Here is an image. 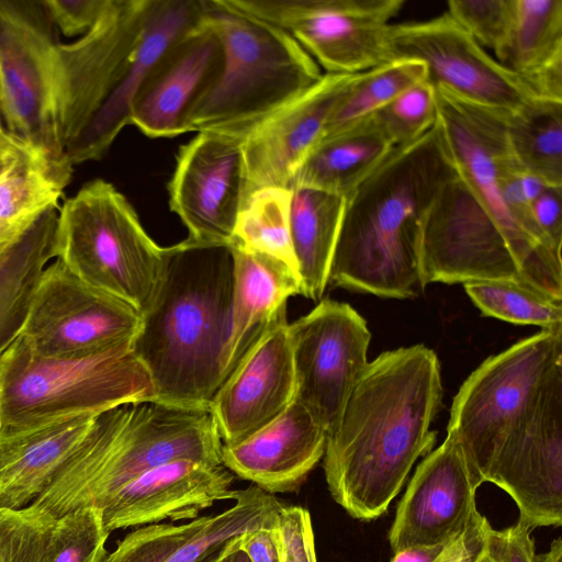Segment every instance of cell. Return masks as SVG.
<instances>
[{"label": "cell", "mask_w": 562, "mask_h": 562, "mask_svg": "<svg viewBox=\"0 0 562 562\" xmlns=\"http://www.w3.org/2000/svg\"><path fill=\"white\" fill-rule=\"evenodd\" d=\"M359 74H323L311 89L246 134V199L265 187L291 189L296 170L322 140L334 110Z\"/></svg>", "instance_id": "obj_21"}, {"label": "cell", "mask_w": 562, "mask_h": 562, "mask_svg": "<svg viewBox=\"0 0 562 562\" xmlns=\"http://www.w3.org/2000/svg\"><path fill=\"white\" fill-rule=\"evenodd\" d=\"M442 395L439 359L425 345L368 362L327 434L323 457L329 493L350 516L372 520L387 510L415 461L436 442L430 426Z\"/></svg>", "instance_id": "obj_1"}, {"label": "cell", "mask_w": 562, "mask_h": 562, "mask_svg": "<svg viewBox=\"0 0 562 562\" xmlns=\"http://www.w3.org/2000/svg\"><path fill=\"white\" fill-rule=\"evenodd\" d=\"M327 431L297 402L248 437L222 446V464L269 494L296 491L323 459Z\"/></svg>", "instance_id": "obj_26"}, {"label": "cell", "mask_w": 562, "mask_h": 562, "mask_svg": "<svg viewBox=\"0 0 562 562\" xmlns=\"http://www.w3.org/2000/svg\"><path fill=\"white\" fill-rule=\"evenodd\" d=\"M233 257L227 246L183 240L166 247L158 286L140 312L132 351L151 381L154 400L209 407L225 380Z\"/></svg>", "instance_id": "obj_3"}, {"label": "cell", "mask_w": 562, "mask_h": 562, "mask_svg": "<svg viewBox=\"0 0 562 562\" xmlns=\"http://www.w3.org/2000/svg\"><path fill=\"white\" fill-rule=\"evenodd\" d=\"M435 92L436 127L456 172L498 224L522 279L530 286L528 256L506 216L498 194L501 178L508 170L520 168L508 142L509 112L468 101L445 89L435 88Z\"/></svg>", "instance_id": "obj_18"}, {"label": "cell", "mask_w": 562, "mask_h": 562, "mask_svg": "<svg viewBox=\"0 0 562 562\" xmlns=\"http://www.w3.org/2000/svg\"><path fill=\"white\" fill-rule=\"evenodd\" d=\"M486 521L483 516L479 522L449 543L435 562H474L483 548V529Z\"/></svg>", "instance_id": "obj_47"}, {"label": "cell", "mask_w": 562, "mask_h": 562, "mask_svg": "<svg viewBox=\"0 0 562 562\" xmlns=\"http://www.w3.org/2000/svg\"><path fill=\"white\" fill-rule=\"evenodd\" d=\"M474 562H492L490 557L486 554V552L484 551V549L482 548V550L477 553Z\"/></svg>", "instance_id": "obj_53"}, {"label": "cell", "mask_w": 562, "mask_h": 562, "mask_svg": "<svg viewBox=\"0 0 562 562\" xmlns=\"http://www.w3.org/2000/svg\"><path fill=\"white\" fill-rule=\"evenodd\" d=\"M251 562H281V550L276 527H262L245 532L238 540Z\"/></svg>", "instance_id": "obj_46"}, {"label": "cell", "mask_w": 562, "mask_h": 562, "mask_svg": "<svg viewBox=\"0 0 562 562\" xmlns=\"http://www.w3.org/2000/svg\"><path fill=\"white\" fill-rule=\"evenodd\" d=\"M562 188L547 187L532 202L531 212L547 243L559 254L562 249Z\"/></svg>", "instance_id": "obj_45"}, {"label": "cell", "mask_w": 562, "mask_h": 562, "mask_svg": "<svg viewBox=\"0 0 562 562\" xmlns=\"http://www.w3.org/2000/svg\"><path fill=\"white\" fill-rule=\"evenodd\" d=\"M233 257L231 329L223 368L225 378L290 296L301 294L297 273L270 256L229 246Z\"/></svg>", "instance_id": "obj_28"}, {"label": "cell", "mask_w": 562, "mask_h": 562, "mask_svg": "<svg viewBox=\"0 0 562 562\" xmlns=\"http://www.w3.org/2000/svg\"><path fill=\"white\" fill-rule=\"evenodd\" d=\"M463 286L484 316L541 329L562 328V300L513 282L479 281Z\"/></svg>", "instance_id": "obj_37"}, {"label": "cell", "mask_w": 562, "mask_h": 562, "mask_svg": "<svg viewBox=\"0 0 562 562\" xmlns=\"http://www.w3.org/2000/svg\"><path fill=\"white\" fill-rule=\"evenodd\" d=\"M239 137L201 132L179 148L168 184L169 204L199 246L229 247L246 200Z\"/></svg>", "instance_id": "obj_15"}, {"label": "cell", "mask_w": 562, "mask_h": 562, "mask_svg": "<svg viewBox=\"0 0 562 562\" xmlns=\"http://www.w3.org/2000/svg\"><path fill=\"white\" fill-rule=\"evenodd\" d=\"M204 0H154L117 87L81 135L67 148L71 166L101 158L131 124L136 95L162 55L201 19Z\"/></svg>", "instance_id": "obj_25"}, {"label": "cell", "mask_w": 562, "mask_h": 562, "mask_svg": "<svg viewBox=\"0 0 562 562\" xmlns=\"http://www.w3.org/2000/svg\"><path fill=\"white\" fill-rule=\"evenodd\" d=\"M54 522L30 505L0 508V562H46Z\"/></svg>", "instance_id": "obj_40"}, {"label": "cell", "mask_w": 562, "mask_h": 562, "mask_svg": "<svg viewBox=\"0 0 562 562\" xmlns=\"http://www.w3.org/2000/svg\"><path fill=\"white\" fill-rule=\"evenodd\" d=\"M562 370V328L541 329L484 360L453 397L447 436L480 486L513 430Z\"/></svg>", "instance_id": "obj_8"}, {"label": "cell", "mask_w": 562, "mask_h": 562, "mask_svg": "<svg viewBox=\"0 0 562 562\" xmlns=\"http://www.w3.org/2000/svg\"><path fill=\"white\" fill-rule=\"evenodd\" d=\"M486 482L505 491L529 527L562 524V370L505 440Z\"/></svg>", "instance_id": "obj_16"}, {"label": "cell", "mask_w": 562, "mask_h": 562, "mask_svg": "<svg viewBox=\"0 0 562 562\" xmlns=\"http://www.w3.org/2000/svg\"><path fill=\"white\" fill-rule=\"evenodd\" d=\"M295 397L327 434L368 364L371 333L349 304L321 300L289 324Z\"/></svg>", "instance_id": "obj_14"}, {"label": "cell", "mask_w": 562, "mask_h": 562, "mask_svg": "<svg viewBox=\"0 0 562 562\" xmlns=\"http://www.w3.org/2000/svg\"><path fill=\"white\" fill-rule=\"evenodd\" d=\"M222 446L209 407L154 398L123 404L97 416L30 506L54 520L85 507L101 509L134 477L166 462L222 464Z\"/></svg>", "instance_id": "obj_4"}, {"label": "cell", "mask_w": 562, "mask_h": 562, "mask_svg": "<svg viewBox=\"0 0 562 562\" xmlns=\"http://www.w3.org/2000/svg\"><path fill=\"white\" fill-rule=\"evenodd\" d=\"M425 79V66L415 60H392L360 72L334 110L323 138L372 116L402 91Z\"/></svg>", "instance_id": "obj_36"}, {"label": "cell", "mask_w": 562, "mask_h": 562, "mask_svg": "<svg viewBox=\"0 0 562 562\" xmlns=\"http://www.w3.org/2000/svg\"><path fill=\"white\" fill-rule=\"evenodd\" d=\"M153 1L110 0L86 34L71 43H59L61 133L66 150L121 81Z\"/></svg>", "instance_id": "obj_17"}, {"label": "cell", "mask_w": 562, "mask_h": 562, "mask_svg": "<svg viewBox=\"0 0 562 562\" xmlns=\"http://www.w3.org/2000/svg\"><path fill=\"white\" fill-rule=\"evenodd\" d=\"M295 376L286 305L246 350L210 403L223 443L237 442L294 402Z\"/></svg>", "instance_id": "obj_19"}, {"label": "cell", "mask_w": 562, "mask_h": 562, "mask_svg": "<svg viewBox=\"0 0 562 562\" xmlns=\"http://www.w3.org/2000/svg\"><path fill=\"white\" fill-rule=\"evenodd\" d=\"M154 398L132 345L83 358H45L19 336L0 356V427L41 424Z\"/></svg>", "instance_id": "obj_7"}, {"label": "cell", "mask_w": 562, "mask_h": 562, "mask_svg": "<svg viewBox=\"0 0 562 562\" xmlns=\"http://www.w3.org/2000/svg\"><path fill=\"white\" fill-rule=\"evenodd\" d=\"M456 173L436 124L393 147L346 199L328 283L385 299L418 296L424 218Z\"/></svg>", "instance_id": "obj_2"}, {"label": "cell", "mask_w": 562, "mask_h": 562, "mask_svg": "<svg viewBox=\"0 0 562 562\" xmlns=\"http://www.w3.org/2000/svg\"><path fill=\"white\" fill-rule=\"evenodd\" d=\"M50 19L65 36H82L100 19L110 0H44Z\"/></svg>", "instance_id": "obj_44"}, {"label": "cell", "mask_w": 562, "mask_h": 562, "mask_svg": "<svg viewBox=\"0 0 562 562\" xmlns=\"http://www.w3.org/2000/svg\"><path fill=\"white\" fill-rule=\"evenodd\" d=\"M535 562H562L561 538L555 539L546 553L536 555Z\"/></svg>", "instance_id": "obj_50"}, {"label": "cell", "mask_w": 562, "mask_h": 562, "mask_svg": "<svg viewBox=\"0 0 562 562\" xmlns=\"http://www.w3.org/2000/svg\"><path fill=\"white\" fill-rule=\"evenodd\" d=\"M57 209L44 213L0 255V356L19 337L47 262Z\"/></svg>", "instance_id": "obj_32"}, {"label": "cell", "mask_w": 562, "mask_h": 562, "mask_svg": "<svg viewBox=\"0 0 562 562\" xmlns=\"http://www.w3.org/2000/svg\"><path fill=\"white\" fill-rule=\"evenodd\" d=\"M386 41L389 61L422 63L434 88L468 101L514 113L539 99L520 76L492 57L447 11L429 20L392 23Z\"/></svg>", "instance_id": "obj_13"}, {"label": "cell", "mask_w": 562, "mask_h": 562, "mask_svg": "<svg viewBox=\"0 0 562 562\" xmlns=\"http://www.w3.org/2000/svg\"><path fill=\"white\" fill-rule=\"evenodd\" d=\"M71 172L23 150L0 179V222L26 228L58 203Z\"/></svg>", "instance_id": "obj_34"}, {"label": "cell", "mask_w": 562, "mask_h": 562, "mask_svg": "<svg viewBox=\"0 0 562 562\" xmlns=\"http://www.w3.org/2000/svg\"><path fill=\"white\" fill-rule=\"evenodd\" d=\"M507 135L524 172L562 188V102L537 99L508 113Z\"/></svg>", "instance_id": "obj_33"}, {"label": "cell", "mask_w": 562, "mask_h": 562, "mask_svg": "<svg viewBox=\"0 0 562 562\" xmlns=\"http://www.w3.org/2000/svg\"><path fill=\"white\" fill-rule=\"evenodd\" d=\"M289 34L327 74L389 61L387 31L403 0H227Z\"/></svg>", "instance_id": "obj_10"}, {"label": "cell", "mask_w": 562, "mask_h": 562, "mask_svg": "<svg viewBox=\"0 0 562 562\" xmlns=\"http://www.w3.org/2000/svg\"><path fill=\"white\" fill-rule=\"evenodd\" d=\"M477 487L459 445L446 436L419 463L398 504L389 532L394 553L449 544L479 522Z\"/></svg>", "instance_id": "obj_20"}, {"label": "cell", "mask_w": 562, "mask_h": 562, "mask_svg": "<svg viewBox=\"0 0 562 562\" xmlns=\"http://www.w3.org/2000/svg\"><path fill=\"white\" fill-rule=\"evenodd\" d=\"M447 12L497 60L513 26L516 0H451Z\"/></svg>", "instance_id": "obj_41"}, {"label": "cell", "mask_w": 562, "mask_h": 562, "mask_svg": "<svg viewBox=\"0 0 562 562\" xmlns=\"http://www.w3.org/2000/svg\"><path fill=\"white\" fill-rule=\"evenodd\" d=\"M58 32L44 0H0V119L19 144L72 172L61 133Z\"/></svg>", "instance_id": "obj_9"}, {"label": "cell", "mask_w": 562, "mask_h": 562, "mask_svg": "<svg viewBox=\"0 0 562 562\" xmlns=\"http://www.w3.org/2000/svg\"><path fill=\"white\" fill-rule=\"evenodd\" d=\"M372 116L394 147L414 142L436 124L435 88L426 79L418 81Z\"/></svg>", "instance_id": "obj_39"}, {"label": "cell", "mask_w": 562, "mask_h": 562, "mask_svg": "<svg viewBox=\"0 0 562 562\" xmlns=\"http://www.w3.org/2000/svg\"><path fill=\"white\" fill-rule=\"evenodd\" d=\"M531 529L519 520L505 529L495 530L488 521L483 529V549L492 562H535Z\"/></svg>", "instance_id": "obj_43"}, {"label": "cell", "mask_w": 562, "mask_h": 562, "mask_svg": "<svg viewBox=\"0 0 562 562\" xmlns=\"http://www.w3.org/2000/svg\"><path fill=\"white\" fill-rule=\"evenodd\" d=\"M128 200L103 180L85 183L57 212L53 256L87 284L143 312L165 265Z\"/></svg>", "instance_id": "obj_6"}, {"label": "cell", "mask_w": 562, "mask_h": 562, "mask_svg": "<svg viewBox=\"0 0 562 562\" xmlns=\"http://www.w3.org/2000/svg\"><path fill=\"white\" fill-rule=\"evenodd\" d=\"M201 21L220 40L222 67L195 101L187 132L244 138L323 76L315 60L284 31L232 7L204 0Z\"/></svg>", "instance_id": "obj_5"}, {"label": "cell", "mask_w": 562, "mask_h": 562, "mask_svg": "<svg viewBox=\"0 0 562 562\" xmlns=\"http://www.w3.org/2000/svg\"><path fill=\"white\" fill-rule=\"evenodd\" d=\"M393 147L370 116L323 138L296 170L291 190L308 188L347 199Z\"/></svg>", "instance_id": "obj_30"}, {"label": "cell", "mask_w": 562, "mask_h": 562, "mask_svg": "<svg viewBox=\"0 0 562 562\" xmlns=\"http://www.w3.org/2000/svg\"><path fill=\"white\" fill-rule=\"evenodd\" d=\"M26 228L10 226L0 222V255Z\"/></svg>", "instance_id": "obj_49"}, {"label": "cell", "mask_w": 562, "mask_h": 562, "mask_svg": "<svg viewBox=\"0 0 562 562\" xmlns=\"http://www.w3.org/2000/svg\"><path fill=\"white\" fill-rule=\"evenodd\" d=\"M109 535L101 509L69 512L54 522L46 562H102Z\"/></svg>", "instance_id": "obj_38"}, {"label": "cell", "mask_w": 562, "mask_h": 562, "mask_svg": "<svg viewBox=\"0 0 562 562\" xmlns=\"http://www.w3.org/2000/svg\"><path fill=\"white\" fill-rule=\"evenodd\" d=\"M282 505L252 484L238 490L235 504L218 514L137 527L102 562H216L245 532L276 527Z\"/></svg>", "instance_id": "obj_22"}, {"label": "cell", "mask_w": 562, "mask_h": 562, "mask_svg": "<svg viewBox=\"0 0 562 562\" xmlns=\"http://www.w3.org/2000/svg\"><path fill=\"white\" fill-rule=\"evenodd\" d=\"M234 474L224 465L177 459L134 477L101 508L104 528L195 519L217 501L234 499Z\"/></svg>", "instance_id": "obj_23"}, {"label": "cell", "mask_w": 562, "mask_h": 562, "mask_svg": "<svg viewBox=\"0 0 562 562\" xmlns=\"http://www.w3.org/2000/svg\"><path fill=\"white\" fill-rule=\"evenodd\" d=\"M448 546L437 544L407 548L395 552L391 562H435Z\"/></svg>", "instance_id": "obj_48"}, {"label": "cell", "mask_w": 562, "mask_h": 562, "mask_svg": "<svg viewBox=\"0 0 562 562\" xmlns=\"http://www.w3.org/2000/svg\"><path fill=\"white\" fill-rule=\"evenodd\" d=\"M276 530L281 562H317L312 518L307 509L283 504Z\"/></svg>", "instance_id": "obj_42"}, {"label": "cell", "mask_w": 562, "mask_h": 562, "mask_svg": "<svg viewBox=\"0 0 562 562\" xmlns=\"http://www.w3.org/2000/svg\"><path fill=\"white\" fill-rule=\"evenodd\" d=\"M419 274L423 288L479 281L529 286L498 224L458 173L442 186L425 215Z\"/></svg>", "instance_id": "obj_12"}, {"label": "cell", "mask_w": 562, "mask_h": 562, "mask_svg": "<svg viewBox=\"0 0 562 562\" xmlns=\"http://www.w3.org/2000/svg\"><path fill=\"white\" fill-rule=\"evenodd\" d=\"M12 142H15V140L7 133L4 126L1 122V119H0V145H7Z\"/></svg>", "instance_id": "obj_52"}, {"label": "cell", "mask_w": 562, "mask_h": 562, "mask_svg": "<svg viewBox=\"0 0 562 562\" xmlns=\"http://www.w3.org/2000/svg\"><path fill=\"white\" fill-rule=\"evenodd\" d=\"M346 199L328 192L292 189L291 243L301 282V295L319 301L328 285Z\"/></svg>", "instance_id": "obj_31"}, {"label": "cell", "mask_w": 562, "mask_h": 562, "mask_svg": "<svg viewBox=\"0 0 562 562\" xmlns=\"http://www.w3.org/2000/svg\"><path fill=\"white\" fill-rule=\"evenodd\" d=\"M140 312L81 281L60 261L46 266L20 333L45 358H83L131 346Z\"/></svg>", "instance_id": "obj_11"}, {"label": "cell", "mask_w": 562, "mask_h": 562, "mask_svg": "<svg viewBox=\"0 0 562 562\" xmlns=\"http://www.w3.org/2000/svg\"><path fill=\"white\" fill-rule=\"evenodd\" d=\"M99 414L0 427V508L33 503L83 440Z\"/></svg>", "instance_id": "obj_27"}, {"label": "cell", "mask_w": 562, "mask_h": 562, "mask_svg": "<svg viewBox=\"0 0 562 562\" xmlns=\"http://www.w3.org/2000/svg\"><path fill=\"white\" fill-rule=\"evenodd\" d=\"M216 562H251L247 554L238 548V543L223 554Z\"/></svg>", "instance_id": "obj_51"}, {"label": "cell", "mask_w": 562, "mask_h": 562, "mask_svg": "<svg viewBox=\"0 0 562 562\" xmlns=\"http://www.w3.org/2000/svg\"><path fill=\"white\" fill-rule=\"evenodd\" d=\"M542 100L562 102V0H516L499 58Z\"/></svg>", "instance_id": "obj_29"}, {"label": "cell", "mask_w": 562, "mask_h": 562, "mask_svg": "<svg viewBox=\"0 0 562 562\" xmlns=\"http://www.w3.org/2000/svg\"><path fill=\"white\" fill-rule=\"evenodd\" d=\"M222 60L220 40L200 19L150 71L134 101L131 124L148 137L184 134L188 113L215 80Z\"/></svg>", "instance_id": "obj_24"}, {"label": "cell", "mask_w": 562, "mask_h": 562, "mask_svg": "<svg viewBox=\"0 0 562 562\" xmlns=\"http://www.w3.org/2000/svg\"><path fill=\"white\" fill-rule=\"evenodd\" d=\"M291 200L292 190L282 187H265L249 194L229 246L270 256L297 273L290 233Z\"/></svg>", "instance_id": "obj_35"}]
</instances>
